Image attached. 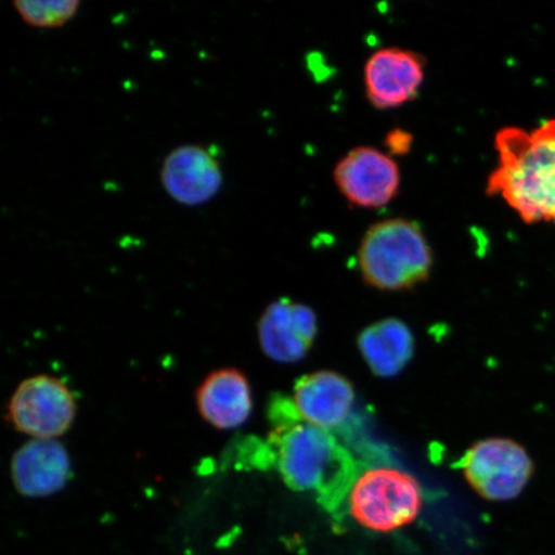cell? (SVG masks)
Instances as JSON below:
<instances>
[{
  "label": "cell",
  "instance_id": "cell-8",
  "mask_svg": "<svg viewBox=\"0 0 555 555\" xmlns=\"http://www.w3.org/2000/svg\"><path fill=\"white\" fill-rule=\"evenodd\" d=\"M159 180L176 203L196 207L218 196L224 173L217 154L206 145L182 144L165 157Z\"/></svg>",
  "mask_w": 555,
  "mask_h": 555
},
{
  "label": "cell",
  "instance_id": "cell-11",
  "mask_svg": "<svg viewBox=\"0 0 555 555\" xmlns=\"http://www.w3.org/2000/svg\"><path fill=\"white\" fill-rule=\"evenodd\" d=\"M293 404L301 421L331 433L349 420L356 388L339 373H310L296 382Z\"/></svg>",
  "mask_w": 555,
  "mask_h": 555
},
{
  "label": "cell",
  "instance_id": "cell-6",
  "mask_svg": "<svg viewBox=\"0 0 555 555\" xmlns=\"http://www.w3.org/2000/svg\"><path fill=\"white\" fill-rule=\"evenodd\" d=\"M74 393L60 378L39 374L21 382L9 404L12 426L33 440H55L75 420Z\"/></svg>",
  "mask_w": 555,
  "mask_h": 555
},
{
  "label": "cell",
  "instance_id": "cell-2",
  "mask_svg": "<svg viewBox=\"0 0 555 555\" xmlns=\"http://www.w3.org/2000/svg\"><path fill=\"white\" fill-rule=\"evenodd\" d=\"M270 441L278 470L288 488L315 492L331 512L343 505L359 469L335 436L301 421L294 406L288 420L278 418Z\"/></svg>",
  "mask_w": 555,
  "mask_h": 555
},
{
  "label": "cell",
  "instance_id": "cell-15",
  "mask_svg": "<svg viewBox=\"0 0 555 555\" xmlns=\"http://www.w3.org/2000/svg\"><path fill=\"white\" fill-rule=\"evenodd\" d=\"M21 20L35 29H57L78 15L79 0H16L12 3Z\"/></svg>",
  "mask_w": 555,
  "mask_h": 555
},
{
  "label": "cell",
  "instance_id": "cell-7",
  "mask_svg": "<svg viewBox=\"0 0 555 555\" xmlns=\"http://www.w3.org/2000/svg\"><path fill=\"white\" fill-rule=\"evenodd\" d=\"M333 178L352 206L380 208L400 189V170L391 156L372 147L353 149L336 166Z\"/></svg>",
  "mask_w": 555,
  "mask_h": 555
},
{
  "label": "cell",
  "instance_id": "cell-3",
  "mask_svg": "<svg viewBox=\"0 0 555 555\" xmlns=\"http://www.w3.org/2000/svg\"><path fill=\"white\" fill-rule=\"evenodd\" d=\"M358 261L367 286L395 293L427 281L434 256L418 223L395 218L367 229L360 242Z\"/></svg>",
  "mask_w": 555,
  "mask_h": 555
},
{
  "label": "cell",
  "instance_id": "cell-9",
  "mask_svg": "<svg viewBox=\"0 0 555 555\" xmlns=\"http://www.w3.org/2000/svg\"><path fill=\"white\" fill-rule=\"evenodd\" d=\"M425 81V62L401 48L374 52L364 67L367 100L379 109L397 108L415 100Z\"/></svg>",
  "mask_w": 555,
  "mask_h": 555
},
{
  "label": "cell",
  "instance_id": "cell-4",
  "mask_svg": "<svg viewBox=\"0 0 555 555\" xmlns=\"http://www.w3.org/2000/svg\"><path fill=\"white\" fill-rule=\"evenodd\" d=\"M350 515L364 529L390 532L414 522L423 506L416 478L392 466L358 470L347 494Z\"/></svg>",
  "mask_w": 555,
  "mask_h": 555
},
{
  "label": "cell",
  "instance_id": "cell-12",
  "mask_svg": "<svg viewBox=\"0 0 555 555\" xmlns=\"http://www.w3.org/2000/svg\"><path fill=\"white\" fill-rule=\"evenodd\" d=\"M13 485L21 495L44 498L65 488L72 477V461L57 440H33L12 457Z\"/></svg>",
  "mask_w": 555,
  "mask_h": 555
},
{
  "label": "cell",
  "instance_id": "cell-1",
  "mask_svg": "<svg viewBox=\"0 0 555 555\" xmlns=\"http://www.w3.org/2000/svg\"><path fill=\"white\" fill-rule=\"evenodd\" d=\"M486 194L502 197L525 223H555V120L535 130L503 128Z\"/></svg>",
  "mask_w": 555,
  "mask_h": 555
},
{
  "label": "cell",
  "instance_id": "cell-14",
  "mask_svg": "<svg viewBox=\"0 0 555 555\" xmlns=\"http://www.w3.org/2000/svg\"><path fill=\"white\" fill-rule=\"evenodd\" d=\"M358 346L366 365L376 376L391 378L411 362L414 337L404 322L388 318L360 333Z\"/></svg>",
  "mask_w": 555,
  "mask_h": 555
},
{
  "label": "cell",
  "instance_id": "cell-5",
  "mask_svg": "<svg viewBox=\"0 0 555 555\" xmlns=\"http://www.w3.org/2000/svg\"><path fill=\"white\" fill-rule=\"evenodd\" d=\"M464 478L489 502L515 501L530 483L535 466L525 447L505 437L478 441L462 460Z\"/></svg>",
  "mask_w": 555,
  "mask_h": 555
},
{
  "label": "cell",
  "instance_id": "cell-10",
  "mask_svg": "<svg viewBox=\"0 0 555 555\" xmlns=\"http://www.w3.org/2000/svg\"><path fill=\"white\" fill-rule=\"evenodd\" d=\"M258 332L261 349L269 359L296 363L308 356L315 341L318 319L307 305L281 298L262 312Z\"/></svg>",
  "mask_w": 555,
  "mask_h": 555
},
{
  "label": "cell",
  "instance_id": "cell-13",
  "mask_svg": "<svg viewBox=\"0 0 555 555\" xmlns=\"http://www.w3.org/2000/svg\"><path fill=\"white\" fill-rule=\"evenodd\" d=\"M198 413L215 428L225 431L245 425L253 413V390L235 367L215 371L196 391Z\"/></svg>",
  "mask_w": 555,
  "mask_h": 555
},
{
  "label": "cell",
  "instance_id": "cell-16",
  "mask_svg": "<svg viewBox=\"0 0 555 555\" xmlns=\"http://www.w3.org/2000/svg\"><path fill=\"white\" fill-rule=\"evenodd\" d=\"M390 155H406L412 150L413 135L402 129L391 130L385 139Z\"/></svg>",
  "mask_w": 555,
  "mask_h": 555
}]
</instances>
